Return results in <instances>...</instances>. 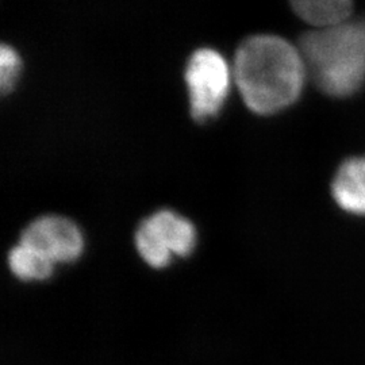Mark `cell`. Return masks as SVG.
I'll return each instance as SVG.
<instances>
[{
	"label": "cell",
	"mask_w": 365,
	"mask_h": 365,
	"mask_svg": "<svg viewBox=\"0 0 365 365\" xmlns=\"http://www.w3.org/2000/svg\"><path fill=\"white\" fill-rule=\"evenodd\" d=\"M230 68L221 53L203 48L190 57L185 83L195 120H209L221 111L230 90Z\"/></svg>",
	"instance_id": "obj_3"
},
{
	"label": "cell",
	"mask_w": 365,
	"mask_h": 365,
	"mask_svg": "<svg viewBox=\"0 0 365 365\" xmlns=\"http://www.w3.org/2000/svg\"><path fill=\"white\" fill-rule=\"evenodd\" d=\"M135 247L138 253L150 267L153 268H164L170 264V253L164 244L153 235L144 225L140 226L135 235Z\"/></svg>",
	"instance_id": "obj_9"
},
{
	"label": "cell",
	"mask_w": 365,
	"mask_h": 365,
	"mask_svg": "<svg viewBox=\"0 0 365 365\" xmlns=\"http://www.w3.org/2000/svg\"><path fill=\"white\" fill-rule=\"evenodd\" d=\"M333 196L342 209L365 214V158H351L339 167Z\"/></svg>",
	"instance_id": "obj_6"
},
{
	"label": "cell",
	"mask_w": 365,
	"mask_h": 365,
	"mask_svg": "<svg viewBox=\"0 0 365 365\" xmlns=\"http://www.w3.org/2000/svg\"><path fill=\"white\" fill-rule=\"evenodd\" d=\"M170 253L178 256H188L196 244L194 225L188 220L170 210H161L143 222Z\"/></svg>",
	"instance_id": "obj_5"
},
{
	"label": "cell",
	"mask_w": 365,
	"mask_h": 365,
	"mask_svg": "<svg viewBox=\"0 0 365 365\" xmlns=\"http://www.w3.org/2000/svg\"><path fill=\"white\" fill-rule=\"evenodd\" d=\"M292 9L317 29H327L349 21L352 3L348 0H299L292 3Z\"/></svg>",
	"instance_id": "obj_7"
},
{
	"label": "cell",
	"mask_w": 365,
	"mask_h": 365,
	"mask_svg": "<svg viewBox=\"0 0 365 365\" xmlns=\"http://www.w3.org/2000/svg\"><path fill=\"white\" fill-rule=\"evenodd\" d=\"M298 49L307 76L327 95L346 96L363 84L365 22L315 29L302 36Z\"/></svg>",
	"instance_id": "obj_2"
},
{
	"label": "cell",
	"mask_w": 365,
	"mask_h": 365,
	"mask_svg": "<svg viewBox=\"0 0 365 365\" xmlns=\"http://www.w3.org/2000/svg\"><path fill=\"white\" fill-rule=\"evenodd\" d=\"M9 265L21 280H45L53 274L54 262L36 249L21 244L10 252Z\"/></svg>",
	"instance_id": "obj_8"
},
{
	"label": "cell",
	"mask_w": 365,
	"mask_h": 365,
	"mask_svg": "<svg viewBox=\"0 0 365 365\" xmlns=\"http://www.w3.org/2000/svg\"><path fill=\"white\" fill-rule=\"evenodd\" d=\"M21 57L14 51V48L7 43H1L0 49V87L1 92L7 95L11 92L16 84V80L21 73Z\"/></svg>",
	"instance_id": "obj_10"
},
{
	"label": "cell",
	"mask_w": 365,
	"mask_h": 365,
	"mask_svg": "<svg viewBox=\"0 0 365 365\" xmlns=\"http://www.w3.org/2000/svg\"><path fill=\"white\" fill-rule=\"evenodd\" d=\"M21 244L36 249L52 262L75 261L84 249L78 226L57 215L41 217L31 222L22 233Z\"/></svg>",
	"instance_id": "obj_4"
},
{
	"label": "cell",
	"mask_w": 365,
	"mask_h": 365,
	"mask_svg": "<svg viewBox=\"0 0 365 365\" xmlns=\"http://www.w3.org/2000/svg\"><path fill=\"white\" fill-rule=\"evenodd\" d=\"M233 72L244 102L252 111L264 115L292 105L307 76L298 46L267 34L241 43Z\"/></svg>",
	"instance_id": "obj_1"
}]
</instances>
